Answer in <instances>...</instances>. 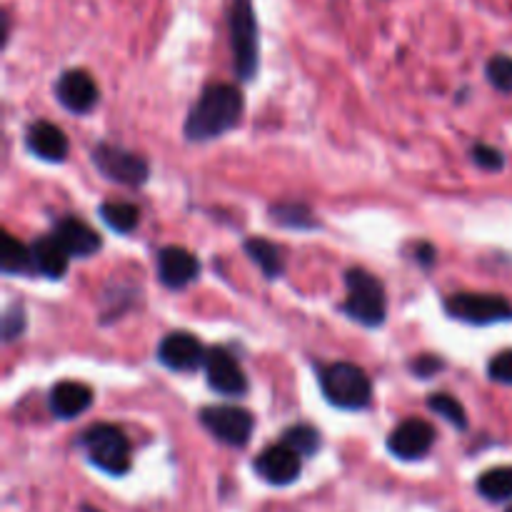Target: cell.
<instances>
[{"label":"cell","mask_w":512,"mask_h":512,"mask_svg":"<svg viewBox=\"0 0 512 512\" xmlns=\"http://www.w3.org/2000/svg\"><path fill=\"white\" fill-rule=\"evenodd\" d=\"M93 165L100 175L110 183L128 185V188H140L148 180L150 165L143 155L125 150L113 143H100L93 148Z\"/></svg>","instance_id":"52a82bcc"},{"label":"cell","mask_w":512,"mask_h":512,"mask_svg":"<svg viewBox=\"0 0 512 512\" xmlns=\"http://www.w3.org/2000/svg\"><path fill=\"white\" fill-rule=\"evenodd\" d=\"M280 443H285L290 450H295L300 458H313V455L320 450V443H323V440H320V433L313 428V425L295 423L280 435Z\"/></svg>","instance_id":"cb8c5ba5"},{"label":"cell","mask_w":512,"mask_h":512,"mask_svg":"<svg viewBox=\"0 0 512 512\" xmlns=\"http://www.w3.org/2000/svg\"><path fill=\"white\" fill-rule=\"evenodd\" d=\"M205 378L208 385L218 395L225 398H243L248 393V378H245L243 368L238 365V360L228 353L225 348H210L205 355Z\"/></svg>","instance_id":"30bf717a"},{"label":"cell","mask_w":512,"mask_h":512,"mask_svg":"<svg viewBox=\"0 0 512 512\" xmlns=\"http://www.w3.org/2000/svg\"><path fill=\"white\" fill-rule=\"evenodd\" d=\"M245 253L248 258L263 270V275L268 280L280 278L285 273V258H283V250L278 248L275 243L265 238H248L245 240Z\"/></svg>","instance_id":"d6986e66"},{"label":"cell","mask_w":512,"mask_h":512,"mask_svg":"<svg viewBox=\"0 0 512 512\" xmlns=\"http://www.w3.org/2000/svg\"><path fill=\"white\" fill-rule=\"evenodd\" d=\"M428 408L433 410L435 415L448 420L453 428L468 430V413H465L463 403L458 398H453L450 393H433L428 398Z\"/></svg>","instance_id":"d4e9b609"},{"label":"cell","mask_w":512,"mask_h":512,"mask_svg":"<svg viewBox=\"0 0 512 512\" xmlns=\"http://www.w3.org/2000/svg\"><path fill=\"white\" fill-rule=\"evenodd\" d=\"M508 512H512V508H510V510H508Z\"/></svg>","instance_id":"1f68e13d"},{"label":"cell","mask_w":512,"mask_h":512,"mask_svg":"<svg viewBox=\"0 0 512 512\" xmlns=\"http://www.w3.org/2000/svg\"><path fill=\"white\" fill-rule=\"evenodd\" d=\"M445 368V360L438 358V355H418V358L410 363V370H413L415 378H433L435 373H440V370Z\"/></svg>","instance_id":"f546056e"},{"label":"cell","mask_w":512,"mask_h":512,"mask_svg":"<svg viewBox=\"0 0 512 512\" xmlns=\"http://www.w3.org/2000/svg\"><path fill=\"white\" fill-rule=\"evenodd\" d=\"M435 248L430 243H420L418 250H415V260H418L420 265H425V268H430V265L435 263Z\"/></svg>","instance_id":"4dcf8cb0"},{"label":"cell","mask_w":512,"mask_h":512,"mask_svg":"<svg viewBox=\"0 0 512 512\" xmlns=\"http://www.w3.org/2000/svg\"><path fill=\"white\" fill-rule=\"evenodd\" d=\"M300 455L295 450H290L285 443L268 445L263 453L255 458V473L270 485H278V488H285V485H293L295 480L300 478Z\"/></svg>","instance_id":"4fadbf2b"},{"label":"cell","mask_w":512,"mask_h":512,"mask_svg":"<svg viewBox=\"0 0 512 512\" xmlns=\"http://www.w3.org/2000/svg\"><path fill=\"white\" fill-rule=\"evenodd\" d=\"M340 310L365 328H380L388 318L385 285L365 268H350L345 273V300Z\"/></svg>","instance_id":"7a4b0ae2"},{"label":"cell","mask_w":512,"mask_h":512,"mask_svg":"<svg viewBox=\"0 0 512 512\" xmlns=\"http://www.w3.org/2000/svg\"><path fill=\"white\" fill-rule=\"evenodd\" d=\"M478 493L490 503H503L512 498V465L493 468L478 478Z\"/></svg>","instance_id":"7402d4cb"},{"label":"cell","mask_w":512,"mask_h":512,"mask_svg":"<svg viewBox=\"0 0 512 512\" xmlns=\"http://www.w3.org/2000/svg\"><path fill=\"white\" fill-rule=\"evenodd\" d=\"M228 35L233 70L240 80H253L260 65V30L253 0H233L228 8Z\"/></svg>","instance_id":"3957f363"},{"label":"cell","mask_w":512,"mask_h":512,"mask_svg":"<svg viewBox=\"0 0 512 512\" xmlns=\"http://www.w3.org/2000/svg\"><path fill=\"white\" fill-rule=\"evenodd\" d=\"M245 110V98L238 85L233 83H208L195 98L183 133L190 143H208L230 133L240 123Z\"/></svg>","instance_id":"6da1fadb"},{"label":"cell","mask_w":512,"mask_h":512,"mask_svg":"<svg viewBox=\"0 0 512 512\" xmlns=\"http://www.w3.org/2000/svg\"><path fill=\"white\" fill-rule=\"evenodd\" d=\"M55 100L63 105L68 113L85 115L98 105L100 90L93 75L83 68L63 70L55 80Z\"/></svg>","instance_id":"9c48e42d"},{"label":"cell","mask_w":512,"mask_h":512,"mask_svg":"<svg viewBox=\"0 0 512 512\" xmlns=\"http://www.w3.org/2000/svg\"><path fill=\"white\" fill-rule=\"evenodd\" d=\"M78 445L90 463L103 473L120 478L130 470V443L120 428L110 423H95L78 435Z\"/></svg>","instance_id":"5b68a950"},{"label":"cell","mask_w":512,"mask_h":512,"mask_svg":"<svg viewBox=\"0 0 512 512\" xmlns=\"http://www.w3.org/2000/svg\"><path fill=\"white\" fill-rule=\"evenodd\" d=\"M208 350L203 348L200 338H195L188 330H175L165 335L163 343L158 345V360L173 373H193L203 368Z\"/></svg>","instance_id":"8fae6325"},{"label":"cell","mask_w":512,"mask_h":512,"mask_svg":"<svg viewBox=\"0 0 512 512\" xmlns=\"http://www.w3.org/2000/svg\"><path fill=\"white\" fill-rule=\"evenodd\" d=\"M30 253H33L35 273H40L43 278L60 280L68 273L70 255L68 250L55 240V235H43V238L35 240V243L30 245Z\"/></svg>","instance_id":"ac0fdd59"},{"label":"cell","mask_w":512,"mask_h":512,"mask_svg":"<svg viewBox=\"0 0 512 512\" xmlns=\"http://www.w3.org/2000/svg\"><path fill=\"white\" fill-rule=\"evenodd\" d=\"M485 78L500 93H512V58L505 53L493 55L485 63Z\"/></svg>","instance_id":"484cf974"},{"label":"cell","mask_w":512,"mask_h":512,"mask_svg":"<svg viewBox=\"0 0 512 512\" xmlns=\"http://www.w3.org/2000/svg\"><path fill=\"white\" fill-rule=\"evenodd\" d=\"M435 428L423 418H408L388 435V450L398 460H420L433 450Z\"/></svg>","instance_id":"7c38bea8"},{"label":"cell","mask_w":512,"mask_h":512,"mask_svg":"<svg viewBox=\"0 0 512 512\" xmlns=\"http://www.w3.org/2000/svg\"><path fill=\"white\" fill-rule=\"evenodd\" d=\"M198 420L218 443L230 448H245L255 428L253 415L238 405H208L200 410Z\"/></svg>","instance_id":"ba28073f"},{"label":"cell","mask_w":512,"mask_h":512,"mask_svg":"<svg viewBox=\"0 0 512 512\" xmlns=\"http://www.w3.org/2000/svg\"><path fill=\"white\" fill-rule=\"evenodd\" d=\"M25 323H28V320H25V310L20 308V305H10L3 315L5 343H13V340H18L20 335L25 333Z\"/></svg>","instance_id":"83f0119b"},{"label":"cell","mask_w":512,"mask_h":512,"mask_svg":"<svg viewBox=\"0 0 512 512\" xmlns=\"http://www.w3.org/2000/svg\"><path fill=\"white\" fill-rule=\"evenodd\" d=\"M200 275V263L190 250L180 245H168L158 253V280L170 290H180L195 283Z\"/></svg>","instance_id":"5bb4252c"},{"label":"cell","mask_w":512,"mask_h":512,"mask_svg":"<svg viewBox=\"0 0 512 512\" xmlns=\"http://www.w3.org/2000/svg\"><path fill=\"white\" fill-rule=\"evenodd\" d=\"M0 270L5 275H30L35 273L33 253L28 245L20 243L10 233L3 235V248H0Z\"/></svg>","instance_id":"ffe728a7"},{"label":"cell","mask_w":512,"mask_h":512,"mask_svg":"<svg viewBox=\"0 0 512 512\" xmlns=\"http://www.w3.org/2000/svg\"><path fill=\"white\" fill-rule=\"evenodd\" d=\"M445 313L468 325L510 323L512 303L505 295L495 293H453L445 298Z\"/></svg>","instance_id":"8992f818"},{"label":"cell","mask_w":512,"mask_h":512,"mask_svg":"<svg viewBox=\"0 0 512 512\" xmlns=\"http://www.w3.org/2000/svg\"><path fill=\"white\" fill-rule=\"evenodd\" d=\"M320 390L335 408L363 410L373 400V383L355 363H333L320 370Z\"/></svg>","instance_id":"277c9868"},{"label":"cell","mask_w":512,"mask_h":512,"mask_svg":"<svg viewBox=\"0 0 512 512\" xmlns=\"http://www.w3.org/2000/svg\"><path fill=\"white\" fill-rule=\"evenodd\" d=\"M50 235H55V240L68 250L70 258H90V255H95L100 248H103L100 235L95 233L88 223L75 218V215H65V218H60L58 223L53 225V233Z\"/></svg>","instance_id":"9a60e30c"},{"label":"cell","mask_w":512,"mask_h":512,"mask_svg":"<svg viewBox=\"0 0 512 512\" xmlns=\"http://www.w3.org/2000/svg\"><path fill=\"white\" fill-rule=\"evenodd\" d=\"M470 158L478 168L488 170V173H498V170L505 168V155L503 150H498L495 145L490 143H475L470 148Z\"/></svg>","instance_id":"4316f807"},{"label":"cell","mask_w":512,"mask_h":512,"mask_svg":"<svg viewBox=\"0 0 512 512\" xmlns=\"http://www.w3.org/2000/svg\"><path fill=\"white\" fill-rule=\"evenodd\" d=\"M90 405H93V390L85 383H75V380H63V383L53 385L48 395L50 413L60 420L80 418Z\"/></svg>","instance_id":"e0dca14e"},{"label":"cell","mask_w":512,"mask_h":512,"mask_svg":"<svg viewBox=\"0 0 512 512\" xmlns=\"http://www.w3.org/2000/svg\"><path fill=\"white\" fill-rule=\"evenodd\" d=\"M100 218L108 228H113L115 233L128 235L138 228L140 213L133 203H125V200H110V203H103L98 208Z\"/></svg>","instance_id":"44dd1931"},{"label":"cell","mask_w":512,"mask_h":512,"mask_svg":"<svg viewBox=\"0 0 512 512\" xmlns=\"http://www.w3.org/2000/svg\"><path fill=\"white\" fill-rule=\"evenodd\" d=\"M270 218L275 220L283 228L293 230H315L318 228V220H315L313 210L305 203H278L270 208Z\"/></svg>","instance_id":"603a6c76"},{"label":"cell","mask_w":512,"mask_h":512,"mask_svg":"<svg viewBox=\"0 0 512 512\" xmlns=\"http://www.w3.org/2000/svg\"><path fill=\"white\" fill-rule=\"evenodd\" d=\"M25 145L35 158L45 160V163H63L70 153L68 135L48 120L30 123L28 133H25Z\"/></svg>","instance_id":"2e32d148"},{"label":"cell","mask_w":512,"mask_h":512,"mask_svg":"<svg viewBox=\"0 0 512 512\" xmlns=\"http://www.w3.org/2000/svg\"><path fill=\"white\" fill-rule=\"evenodd\" d=\"M488 375L495 383L510 385L512 388V350H503V353L493 355V360L488 363Z\"/></svg>","instance_id":"f1b7e54d"}]
</instances>
